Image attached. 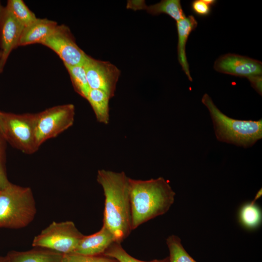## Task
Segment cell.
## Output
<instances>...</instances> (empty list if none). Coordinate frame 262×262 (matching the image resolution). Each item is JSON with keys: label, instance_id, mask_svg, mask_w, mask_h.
I'll return each mask as SVG.
<instances>
[{"label": "cell", "instance_id": "obj_22", "mask_svg": "<svg viewBox=\"0 0 262 262\" xmlns=\"http://www.w3.org/2000/svg\"><path fill=\"white\" fill-rule=\"evenodd\" d=\"M102 255L114 258L118 262H168V257L163 259H155L148 262L137 259L128 254L120 243L115 242L111 244Z\"/></svg>", "mask_w": 262, "mask_h": 262}, {"label": "cell", "instance_id": "obj_5", "mask_svg": "<svg viewBox=\"0 0 262 262\" xmlns=\"http://www.w3.org/2000/svg\"><path fill=\"white\" fill-rule=\"evenodd\" d=\"M3 137L13 147L31 154L39 148L35 136V114H1Z\"/></svg>", "mask_w": 262, "mask_h": 262}, {"label": "cell", "instance_id": "obj_26", "mask_svg": "<svg viewBox=\"0 0 262 262\" xmlns=\"http://www.w3.org/2000/svg\"><path fill=\"white\" fill-rule=\"evenodd\" d=\"M252 87L261 95L262 93V75H256L247 78Z\"/></svg>", "mask_w": 262, "mask_h": 262}, {"label": "cell", "instance_id": "obj_2", "mask_svg": "<svg viewBox=\"0 0 262 262\" xmlns=\"http://www.w3.org/2000/svg\"><path fill=\"white\" fill-rule=\"evenodd\" d=\"M175 193L163 177L148 180L130 178L132 230L166 213L174 202Z\"/></svg>", "mask_w": 262, "mask_h": 262}, {"label": "cell", "instance_id": "obj_8", "mask_svg": "<svg viewBox=\"0 0 262 262\" xmlns=\"http://www.w3.org/2000/svg\"><path fill=\"white\" fill-rule=\"evenodd\" d=\"M41 44L54 51L64 65L84 63L86 54L78 46L69 28L65 25H58Z\"/></svg>", "mask_w": 262, "mask_h": 262}, {"label": "cell", "instance_id": "obj_20", "mask_svg": "<svg viewBox=\"0 0 262 262\" xmlns=\"http://www.w3.org/2000/svg\"><path fill=\"white\" fill-rule=\"evenodd\" d=\"M6 7L24 27L37 19L35 14L29 9L22 0H8Z\"/></svg>", "mask_w": 262, "mask_h": 262}, {"label": "cell", "instance_id": "obj_23", "mask_svg": "<svg viewBox=\"0 0 262 262\" xmlns=\"http://www.w3.org/2000/svg\"><path fill=\"white\" fill-rule=\"evenodd\" d=\"M61 262H118L116 260L99 256H85L74 253L64 254Z\"/></svg>", "mask_w": 262, "mask_h": 262}, {"label": "cell", "instance_id": "obj_1", "mask_svg": "<svg viewBox=\"0 0 262 262\" xmlns=\"http://www.w3.org/2000/svg\"><path fill=\"white\" fill-rule=\"evenodd\" d=\"M97 180L105 196L103 225L121 243L132 230L130 197V178L124 172L98 170Z\"/></svg>", "mask_w": 262, "mask_h": 262}, {"label": "cell", "instance_id": "obj_6", "mask_svg": "<svg viewBox=\"0 0 262 262\" xmlns=\"http://www.w3.org/2000/svg\"><path fill=\"white\" fill-rule=\"evenodd\" d=\"M83 236L71 221H54L34 237L32 246L62 254H70L74 252Z\"/></svg>", "mask_w": 262, "mask_h": 262}, {"label": "cell", "instance_id": "obj_21", "mask_svg": "<svg viewBox=\"0 0 262 262\" xmlns=\"http://www.w3.org/2000/svg\"><path fill=\"white\" fill-rule=\"evenodd\" d=\"M166 244L169 252L168 262H197L185 250L179 237L169 236Z\"/></svg>", "mask_w": 262, "mask_h": 262}, {"label": "cell", "instance_id": "obj_7", "mask_svg": "<svg viewBox=\"0 0 262 262\" xmlns=\"http://www.w3.org/2000/svg\"><path fill=\"white\" fill-rule=\"evenodd\" d=\"M74 116L72 104L52 107L35 114V136L38 147L72 126Z\"/></svg>", "mask_w": 262, "mask_h": 262}, {"label": "cell", "instance_id": "obj_16", "mask_svg": "<svg viewBox=\"0 0 262 262\" xmlns=\"http://www.w3.org/2000/svg\"><path fill=\"white\" fill-rule=\"evenodd\" d=\"M63 255L42 248L23 252L13 251L7 257L10 262H61Z\"/></svg>", "mask_w": 262, "mask_h": 262}, {"label": "cell", "instance_id": "obj_25", "mask_svg": "<svg viewBox=\"0 0 262 262\" xmlns=\"http://www.w3.org/2000/svg\"><path fill=\"white\" fill-rule=\"evenodd\" d=\"M211 7L204 0H195L192 1L191 4L192 12L199 16H208L211 14Z\"/></svg>", "mask_w": 262, "mask_h": 262}, {"label": "cell", "instance_id": "obj_29", "mask_svg": "<svg viewBox=\"0 0 262 262\" xmlns=\"http://www.w3.org/2000/svg\"><path fill=\"white\" fill-rule=\"evenodd\" d=\"M204 0L206 3H207L209 5H210L211 7L214 5L217 2V1L215 0Z\"/></svg>", "mask_w": 262, "mask_h": 262}, {"label": "cell", "instance_id": "obj_30", "mask_svg": "<svg viewBox=\"0 0 262 262\" xmlns=\"http://www.w3.org/2000/svg\"><path fill=\"white\" fill-rule=\"evenodd\" d=\"M0 262H10L7 256L5 257L0 256Z\"/></svg>", "mask_w": 262, "mask_h": 262}, {"label": "cell", "instance_id": "obj_17", "mask_svg": "<svg viewBox=\"0 0 262 262\" xmlns=\"http://www.w3.org/2000/svg\"><path fill=\"white\" fill-rule=\"evenodd\" d=\"M91 106L97 121L104 124L109 122V102L110 99L104 91L90 89L86 98Z\"/></svg>", "mask_w": 262, "mask_h": 262}, {"label": "cell", "instance_id": "obj_31", "mask_svg": "<svg viewBox=\"0 0 262 262\" xmlns=\"http://www.w3.org/2000/svg\"><path fill=\"white\" fill-rule=\"evenodd\" d=\"M4 7L1 5V2H0V17L1 16V14L2 13V11ZM0 73H1L0 70Z\"/></svg>", "mask_w": 262, "mask_h": 262}, {"label": "cell", "instance_id": "obj_28", "mask_svg": "<svg viewBox=\"0 0 262 262\" xmlns=\"http://www.w3.org/2000/svg\"><path fill=\"white\" fill-rule=\"evenodd\" d=\"M262 195V189H261L256 194V196H255V198L253 200H252L251 202L253 203H255V201L259 198Z\"/></svg>", "mask_w": 262, "mask_h": 262}, {"label": "cell", "instance_id": "obj_9", "mask_svg": "<svg viewBox=\"0 0 262 262\" xmlns=\"http://www.w3.org/2000/svg\"><path fill=\"white\" fill-rule=\"evenodd\" d=\"M83 66L90 88L105 92L110 98L113 97L120 70L108 61L95 59L87 54Z\"/></svg>", "mask_w": 262, "mask_h": 262}, {"label": "cell", "instance_id": "obj_15", "mask_svg": "<svg viewBox=\"0 0 262 262\" xmlns=\"http://www.w3.org/2000/svg\"><path fill=\"white\" fill-rule=\"evenodd\" d=\"M178 36L177 52L178 61L188 80L192 82L193 79L190 74L189 64L186 55V45L191 33L197 26V22L192 15L185 16L176 22Z\"/></svg>", "mask_w": 262, "mask_h": 262}, {"label": "cell", "instance_id": "obj_27", "mask_svg": "<svg viewBox=\"0 0 262 262\" xmlns=\"http://www.w3.org/2000/svg\"><path fill=\"white\" fill-rule=\"evenodd\" d=\"M1 114H2V112L0 111V137L3 138V132H2V119H1Z\"/></svg>", "mask_w": 262, "mask_h": 262}, {"label": "cell", "instance_id": "obj_11", "mask_svg": "<svg viewBox=\"0 0 262 262\" xmlns=\"http://www.w3.org/2000/svg\"><path fill=\"white\" fill-rule=\"evenodd\" d=\"M213 68L218 72L247 78L262 73L261 62L233 53H227L219 57L215 61Z\"/></svg>", "mask_w": 262, "mask_h": 262}, {"label": "cell", "instance_id": "obj_3", "mask_svg": "<svg viewBox=\"0 0 262 262\" xmlns=\"http://www.w3.org/2000/svg\"><path fill=\"white\" fill-rule=\"evenodd\" d=\"M201 101L210 113L216 138L219 141L248 147L262 138V119L252 121L231 118L216 107L207 94L203 95Z\"/></svg>", "mask_w": 262, "mask_h": 262}, {"label": "cell", "instance_id": "obj_24", "mask_svg": "<svg viewBox=\"0 0 262 262\" xmlns=\"http://www.w3.org/2000/svg\"><path fill=\"white\" fill-rule=\"evenodd\" d=\"M10 183L5 168V140L0 137V190L4 188Z\"/></svg>", "mask_w": 262, "mask_h": 262}, {"label": "cell", "instance_id": "obj_12", "mask_svg": "<svg viewBox=\"0 0 262 262\" xmlns=\"http://www.w3.org/2000/svg\"><path fill=\"white\" fill-rule=\"evenodd\" d=\"M115 242L112 233L103 225L98 232L91 235H84L72 253L85 256L102 255Z\"/></svg>", "mask_w": 262, "mask_h": 262}, {"label": "cell", "instance_id": "obj_10", "mask_svg": "<svg viewBox=\"0 0 262 262\" xmlns=\"http://www.w3.org/2000/svg\"><path fill=\"white\" fill-rule=\"evenodd\" d=\"M24 27L5 6L0 17V70L2 72L12 51L18 46Z\"/></svg>", "mask_w": 262, "mask_h": 262}, {"label": "cell", "instance_id": "obj_13", "mask_svg": "<svg viewBox=\"0 0 262 262\" xmlns=\"http://www.w3.org/2000/svg\"><path fill=\"white\" fill-rule=\"evenodd\" d=\"M127 8L133 10H145L152 15L165 14L176 22L186 16L180 0H163L149 6L146 4L144 0H128Z\"/></svg>", "mask_w": 262, "mask_h": 262}, {"label": "cell", "instance_id": "obj_18", "mask_svg": "<svg viewBox=\"0 0 262 262\" xmlns=\"http://www.w3.org/2000/svg\"><path fill=\"white\" fill-rule=\"evenodd\" d=\"M64 66L69 74L75 91L86 99L91 88L88 84L83 65Z\"/></svg>", "mask_w": 262, "mask_h": 262}, {"label": "cell", "instance_id": "obj_4", "mask_svg": "<svg viewBox=\"0 0 262 262\" xmlns=\"http://www.w3.org/2000/svg\"><path fill=\"white\" fill-rule=\"evenodd\" d=\"M36 213L32 189L10 183L0 190V228L18 229L29 225Z\"/></svg>", "mask_w": 262, "mask_h": 262}, {"label": "cell", "instance_id": "obj_14", "mask_svg": "<svg viewBox=\"0 0 262 262\" xmlns=\"http://www.w3.org/2000/svg\"><path fill=\"white\" fill-rule=\"evenodd\" d=\"M57 25V23L54 21L37 18L33 23L24 27L18 46L36 43L41 44Z\"/></svg>", "mask_w": 262, "mask_h": 262}, {"label": "cell", "instance_id": "obj_19", "mask_svg": "<svg viewBox=\"0 0 262 262\" xmlns=\"http://www.w3.org/2000/svg\"><path fill=\"white\" fill-rule=\"evenodd\" d=\"M239 218L241 224L246 228L256 229L262 221L261 211L255 203L251 202L242 206Z\"/></svg>", "mask_w": 262, "mask_h": 262}]
</instances>
